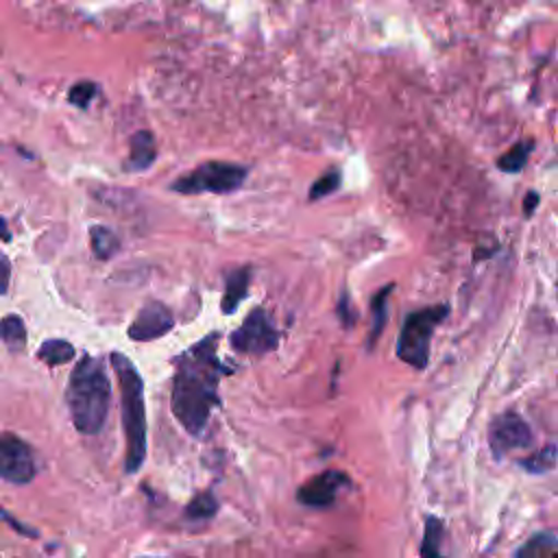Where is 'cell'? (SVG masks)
Returning a JSON list of instances; mask_svg holds the SVG:
<instances>
[{
    "instance_id": "cell-1",
    "label": "cell",
    "mask_w": 558,
    "mask_h": 558,
    "mask_svg": "<svg viewBox=\"0 0 558 558\" xmlns=\"http://www.w3.org/2000/svg\"><path fill=\"white\" fill-rule=\"evenodd\" d=\"M220 338V331H211L209 336L172 357L174 377L170 408L181 427L196 438L203 436L211 412L220 405V377L233 373V368L218 357L216 349Z\"/></svg>"
},
{
    "instance_id": "cell-2",
    "label": "cell",
    "mask_w": 558,
    "mask_h": 558,
    "mask_svg": "<svg viewBox=\"0 0 558 558\" xmlns=\"http://www.w3.org/2000/svg\"><path fill=\"white\" fill-rule=\"evenodd\" d=\"M109 401L111 384L102 362L98 357L83 355L72 368L65 388V403L74 427L81 434H98L107 421Z\"/></svg>"
},
{
    "instance_id": "cell-3",
    "label": "cell",
    "mask_w": 558,
    "mask_h": 558,
    "mask_svg": "<svg viewBox=\"0 0 558 558\" xmlns=\"http://www.w3.org/2000/svg\"><path fill=\"white\" fill-rule=\"evenodd\" d=\"M113 373L120 384V412L124 429V471L137 473L146 460V403H144V379L133 362L113 351L109 355Z\"/></svg>"
},
{
    "instance_id": "cell-4",
    "label": "cell",
    "mask_w": 558,
    "mask_h": 558,
    "mask_svg": "<svg viewBox=\"0 0 558 558\" xmlns=\"http://www.w3.org/2000/svg\"><path fill=\"white\" fill-rule=\"evenodd\" d=\"M449 305L438 303L429 307L414 310L405 316L401 331L397 336V357L403 360L405 364L423 371L429 362V347H432V336L436 327L447 318Z\"/></svg>"
},
{
    "instance_id": "cell-5",
    "label": "cell",
    "mask_w": 558,
    "mask_h": 558,
    "mask_svg": "<svg viewBox=\"0 0 558 558\" xmlns=\"http://www.w3.org/2000/svg\"><path fill=\"white\" fill-rule=\"evenodd\" d=\"M248 170L231 161H203L194 170L181 174L170 183V190L177 194H229L242 187Z\"/></svg>"
},
{
    "instance_id": "cell-6",
    "label": "cell",
    "mask_w": 558,
    "mask_h": 558,
    "mask_svg": "<svg viewBox=\"0 0 558 558\" xmlns=\"http://www.w3.org/2000/svg\"><path fill=\"white\" fill-rule=\"evenodd\" d=\"M229 344L238 353L264 355L277 349L279 329L272 325L270 316L262 307H255L244 318V323L229 336Z\"/></svg>"
},
{
    "instance_id": "cell-7",
    "label": "cell",
    "mask_w": 558,
    "mask_h": 558,
    "mask_svg": "<svg viewBox=\"0 0 558 558\" xmlns=\"http://www.w3.org/2000/svg\"><path fill=\"white\" fill-rule=\"evenodd\" d=\"M488 445L495 458L532 445V429L517 412H501L488 425Z\"/></svg>"
},
{
    "instance_id": "cell-8",
    "label": "cell",
    "mask_w": 558,
    "mask_h": 558,
    "mask_svg": "<svg viewBox=\"0 0 558 558\" xmlns=\"http://www.w3.org/2000/svg\"><path fill=\"white\" fill-rule=\"evenodd\" d=\"M0 477L13 484H26L35 477L33 451L13 434H0Z\"/></svg>"
},
{
    "instance_id": "cell-9",
    "label": "cell",
    "mask_w": 558,
    "mask_h": 558,
    "mask_svg": "<svg viewBox=\"0 0 558 558\" xmlns=\"http://www.w3.org/2000/svg\"><path fill=\"white\" fill-rule=\"evenodd\" d=\"M349 484V475L336 469L323 471L310 477L299 490L296 499L307 508H329L336 501V495Z\"/></svg>"
},
{
    "instance_id": "cell-10",
    "label": "cell",
    "mask_w": 558,
    "mask_h": 558,
    "mask_svg": "<svg viewBox=\"0 0 558 558\" xmlns=\"http://www.w3.org/2000/svg\"><path fill=\"white\" fill-rule=\"evenodd\" d=\"M174 327V316L172 312L159 303V301H148L135 316V320L129 325V338L135 342H150L155 338L166 336Z\"/></svg>"
},
{
    "instance_id": "cell-11",
    "label": "cell",
    "mask_w": 558,
    "mask_h": 558,
    "mask_svg": "<svg viewBox=\"0 0 558 558\" xmlns=\"http://www.w3.org/2000/svg\"><path fill=\"white\" fill-rule=\"evenodd\" d=\"M157 159V146L150 131H137L129 140V157L124 161V170L142 172L148 170Z\"/></svg>"
},
{
    "instance_id": "cell-12",
    "label": "cell",
    "mask_w": 558,
    "mask_h": 558,
    "mask_svg": "<svg viewBox=\"0 0 558 558\" xmlns=\"http://www.w3.org/2000/svg\"><path fill=\"white\" fill-rule=\"evenodd\" d=\"M251 270H253L251 266H238L225 275V292H222V301H220L222 314H233L240 307L242 299L248 292Z\"/></svg>"
},
{
    "instance_id": "cell-13",
    "label": "cell",
    "mask_w": 558,
    "mask_h": 558,
    "mask_svg": "<svg viewBox=\"0 0 558 558\" xmlns=\"http://www.w3.org/2000/svg\"><path fill=\"white\" fill-rule=\"evenodd\" d=\"M517 558H558V538L554 530H543L530 536L517 551Z\"/></svg>"
},
{
    "instance_id": "cell-14",
    "label": "cell",
    "mask_w": 558,
    "mask_h": 558,
    "mask_svg": "<svg viewBox=\"0 0 558 558\" xmlns=\"http://www.w3.org/2000/svg\"><path fill=\"white\" fill-rule=\"evenodd\" d=\"M89 242H92V253L98 259H109L120 251V238L116 231H111L105 225H94L89 229Z\"/></svg>"
},
{
    "instance_id": "cell-15",
    "label": "cell",
    "mask_w": 558,
    "mask_h": 558,
    "mask_svg": "<svg viewBox=\"0 0 558 558\" xmlns=\"http://www.w3.org/2000/svg\"><path fill=\"white\" fill-rule=\"evenodd\" d=\"M442 538H445L442 521L438 517H427L423 541H421V558H442Z\"/></svg>"
},
{
    "instance_id": "cell-16",
    "label": "cell",
    "mask_w": 558,
    "mask_h": 558,
    "mask_svg": "<svg viewBox=\"0 0 558 558\" xmlns=\"http://www.w3.org/2000/svg\"><path fill=\"white\" fill-rule=\"evenodd\" d=\"M534 150V140H519L512 148H508L499 159H497V168L501 172L508 174H517L523 170V166L527 163L530 153Z\"/></svg>"
},
{
    "instance_id": "cell-17",
    "label": "cell",
    "mask_w": 558,
    "mask_h": 558,
    "mask_svg": "<svg viewBox=\"0 0 558 558\" xmlns=\"http://www.w3.org/2000/svg\"><path fill=\"white\" fill-rule=\"evenodd\" d=\"M392 283H388L386 288H381V290H377V294L373 296V301H371V312H373V327H371V336H368V340H366V347L371 349L373 344H375V340L379 338V333L384 331V327H386V320H388V294L392 292Z\"/></svg>"
},
{
    "instance_id": "cell-18",
    "label": "cell",
    "mask_w": 558,
    "mask_h": 558,
    "mask_svg": "<svg viewBox=\"0 0 558 558\" xmlns=\"http://www.w3.org/2000/svg\"><path fill=\"white\" fill-rule=\"evenodd\" d=\"M0 340L11 351H20L26 344V327L17 314H7L0 318Z\"/></svg>"
},
{
    "instance_id": "cell-19",
    "label": "cell",
    "mask_w": 558,
    "mask_h": 558,
    "mask_svg": "<svg viewBox=\"0 0 558 558\" xmlns=\"http://www.w3.org/2000/svg\"><path fill=\"white\" fill-rule=\"evenodd\" d=\"M37 357L44 360L48 366H59V364H65V362H70L74 357V347L68 340L52 338V340H46L39 347Z\"/></svg>"
},
{
    "instance_id": "cell-20",
    "label": "cell",
    "mask_w": 558,
    "mask_h": 558,
    "mask_svg": "<svg viewBox=\"0 0 558 558\" xmlns=\"http://www.w3.org/2000/svg\"><path fill=\"white\" fill-rule=\"evenodd\" d=\"M519 466L525 469L527 473L532 475H541V473H547L556 466V447L554 445H547L543 447L541 451L527 456V458H521L519 460Z\"/></svg>"
},
{
    "instance_id": "cell-21",
    "label": "cell",
    "mask_w": 558,
    "mask_h": 558,
    "mask_svg": "<svg viewBox=\"0 0 558 558\" xmlns=\"http://www.w3.org/2000/svg\"><path fill=\"white\" fill-rule=\"evenodd\" d=\"M218 512V501L211 490L198 493L187 506H185V517L187 519H211Z\"/></svg>"
},
{
    "instance_id": "cell-22",
    "label": "cell",
    "mask_w": 558,
    "mask_h": 558,
    "mask_svg": "<svg viewBox=\"0 0 558 558\" xmlns=\"http://www.w3.org/2000/svg\"><path fill=\"white\" fill-rule=\"evenodd\" d=\"M342 183V177H340V170L338 168H331L327 170L320 179H316L312 185H310V192H307V198L310 201H318V198H325L333 192H338Z\"/></svg>"
},
{
    "instance_id": "cell-23",
    "label": "cell",
    "mask_w": 558,
    "mask_h": 558,
    "mask_svg": "<svg viewBox=\"0 0 558 558\" xmlns=\"http://www.w3.org/2000/svg\"><path fill=\"white\" fill-rule=\"evenodd\" d=\"M96 94H98V85H96V83H92V81H78V83H74V85L70 87L68 100H70L74 107H78V109H87L89 102H92V98H94Z\"/></svg>"
},
{
    "instance_id": "cell-24",
    "label": "cell",
    "mask_w": 558,
    "mask_h": 558,
    "mask_svg": "<svg viewBox=\"0 0 558 558\" xmlns=\"http://www.w3.org/2000/svg\"><path fill=\"white\" fill-rule=\"evenodd\" d=\"M9 277H11V262L0 251V294H4L9 290Z\"/></svg>"
},
{
    "instance_id": "cell-25",
    "label": "cell",
    "mask_w": 558,
    "mask_h": 558,
    "mask_svg": "<svg viewBox=\"0 0 558 558\" xmlns=\"http://www.w3.org/2000/svg\"><path fill=\"white\" fill-rule=\"evenodd\" d=\"M538 201H541V196H538L534 190H530V192L525 194V198H523V214H525V216H532L534 209H536V205H538Z\"/></svg>"
},
{
    "instance_id": "cell-26",
    "label": "cell",
    "mask_w": 558,
    "mask_h": 558,
    "mask_svg": "<svg viewBox=\"0 0 558 558\" xmlns=\"http://www.w3.org/2000/svg\"><path fill=\"white\" fill-rule=\"evenodd\" d=\"M0 517H2V519H4V521H7V523H11V525H13V527H15V530H17V532H20V534H28V536H37V534H35V530H31V527H26V525H22V523H17V521H15V519H13V517H11V514H4V512H0Z\"/></svg>"
},
{
    "instance_id": "cell-27",
    "label": "cell",
    "mask_w": 558,
    "mask_h": 558,
    "mask_svg": "<svg viewBox=\"0 0 558 558\" xmlns=\"http://www.w3.org/2000/svg\"><path fill=\"white\" fill-rule=\"evenodd\" d=\"M0 240H4V242L11 240V231L7 229V222H4L2 216H0Z\"/></svg>"
}]
</instances>
